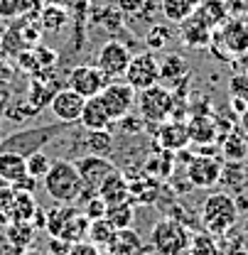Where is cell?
I'll use <instances>...</instances> for the list:
<instances>
[{
	"mask_svg": "<svg viewBox=\"0 0 248 255\" xmlns=\"http://www.w3.org/2000/svg\"><path fill=\"white\" fill-rule=\"evenodd\" d=\"M66 130H69V126H64L59 121H54L49 126H32V128L15 130V132H10L7 137L0 140V152H15V155L30 157L32 152L44 150L57 137H62Z\"/></svg>",
	"mask_w": 248,
	"mask_h": 255,
	"instance_id": "1",
	"label": "cell"
},
{
	"mask_svg": "<svg viewBox=\"0 0 248 255\" xmlns=\"http://www.w3.org/2000/svg\"><path fill=\"white\" fill-rule=\"evenodd\" d=\"M91 219L76 209L74 204H59L52 211H44V228L52 238L64 241V243H76L84 241L89 233Z\"/></svg>",
	"mask_w": 248,
	"mask_h": 255,
	"instance_id": "2",
	"label": "cell"
},
{
	"mask_svg": "<svg viewBox=\"0 0 248 255\" xmlns=\"http://www.w3.org/2000/svg\"><path fill=\"white\" fill-rule=\"evenodd\" d=\"M42 184L47 196H52L57 204H76L81 194V174L76 169L74 159H54L47 174L42 177Z\"/></svg>",
	"mask_w": 248,
	"mask_h": 255,
	"instance_id": "3",
	"label": "cell"
},
{
	"mask_svg": "<svg viewBox=\"0 0 248 255\" xmlns=\"http://www.w3.org/2000/svg\"><path fill=\"white\" fill-rule=\"evenodd\" d=\"M239 216H241V211L236 206L234 194H229V191H214V194H209L204 199L199 221H202L207 233H212V236H226L236 226Z\"/></svg>",
	"mask_w": 248,
	"mask_h": 255,
	"instance_id": "4",
	"label": "cell"
},
{
	"mask_svg": "<svg viewBox=\"0 0 248 255\" xmlns=\"http://www.w3.org/2000/svg\"><path fill=\"white\" fill-rule=\"evenodd\" d=\"M192 231L182 221L167 216L160 219L150 231V248L155 255H185L189 251Z\"/></svg>",
	"mask_w": 248,
	"mask_h": 255,
	"instance_id": "5",
	"label": "cell"
},
{
	"mask_svg": "<svg viewBox=\"0 0 248 255\" xmlns=\"http://www.w3.org/2000/svg\"><path fill=\"white\" fill-rule=\"evenodd\" d=\"M172 103H175L172 89L162 84H153L135 94V108H138V116L145 121V126L165 123L172 116Z\"/></svg>",
	"mask_w": 248,
	"mask_h": 255,
	"instance_id": "6",
	"label": "cell"
},
{
	"mask_svg": "<svg viewBox=\"0 0 248 255\" xmlns=\"http://www.w3.org/2000/svg\"><path fill=\"white\" fill-rule=\"evenodd\" d=\"M76 162V169H79V174H81V194H79V204L81 201H86L89 196H93L98 187H101V182L111 174V172H116L118 169V164L113 162V159L108 157H101V155H84V157L74 159Z\"/></svg>",
	"mask_w": 248,
	"mask_h": 255,
	"instance_id": "7",
	"label": "cell"
},
{
	"mask_svg": "<svg viewBox=\"0 0 248 255\" xmlns=\"http://www.w3.org/2000/svg\"><path fill=\"white\" fill-rule=\"evenodd\" d=\"M221 164H224L221 157L207 155V152H197L185 164V177L189 179V184L197 187V189H212L214 184H219Z\"/></svg>",
	"mask_w": 248,
	"mask_h": 255,
	"instance_id": "8",
	"label": "cell"
},
{
	"mask_svg": "<svg viewBox=\"0 0 248 255\" xmlns=\"http://www.w3.org/2000/svg\"><path fill=\"white\" fill-rule=\"evenodd\" d=\"M123 79L135 91H143V89H148L153 84H160V64H157V57L150 49H145L140 54H133Z\"/></svg>",
	"mask_w": 248,
	"mask_h": 255,
	"instance_id": "9",
	"label": "cell"
},
{
	"mask_svg": "<svg viewBox=\"0 0 248 255\" xmlns=\"http://www.w3.org/2000/svg\"><path fill=\"white\" fill-rule=\"evenodd\" d=\"M135 94H138V91H135L128 81L111 79V81L103 86V91L98 94V98L103 101L106 111L111 113V118H113V123H116V121H121L123 116H128V113L135 108Z\"/></svg>",
	"mask_w": 248,
	"mask_h": 255,
	"instance_id": "10",
	"label": "cell"
},
{
	"mask_svg": "<svg viewBox=\"0 0 248 255\" xmlns=\"http://www.w3.org/2000/svg\"><path fill=\"white\" fill-rule=\"evenodd\" d=\"M130 49L125 47L121 39H108L101 44V49L96 52V66L108 76V79H121L130 64Z\"/></svg>",
	"mask_w": 248,
	"mask_h": 255,
	"instance_id": "11",
	"label": "cell"
},
{
	"mask_svg": "<svg viewBox=\"0 0 248 255\" xmlns=\"http://www.w3.org/2000/svg\"><path fill=\"white\" fill-rule=\"evenodd\" d=\"M108 81L111 79L96 64H79V66H74L69 71V89H74L76 94H81L84 98L98 96Z\"/></svg>",
	"mask_w": 248,
	"mask_h": 255,
	"instance_id": "12",
	"label": "cell"
},
{
	"mask_svg": "<svg viewBox=\"0 0 248 255\" xmlns=\"http://www.w3.org/2000/svg\"><path fill=\"white\" fill-rule=\"evenodd\" d=\"M84 96L76 94L74 89H59L57 94L52 96L49 101V111L52 116L64 123V126H79V116H81V108H84Z\"/></svg>",
	"mask_w": 248,
	"mask_h": 255,
	"instance_id": "13",
	"label": "cell"
},
{
	"mask_svg": "<svg viewBox=\"0 0 248 255\" xmlns=\"http://www.w3.org/2000/svg\"><path fill=\"white\" fill-rule=\"evenodd\" d=\"M155 137L160 142L162 150H170V152H177V150H185L189 145V130H187L185 121H175V118H167L165 123H160L155 130Z\"/></svg>",
	"mask_w": 248,
	"mask_h": 255,
	"instance_id": "14",
	"label": "cell"
},
{
	"mask_svg": "<svg viewBox=\"0 0 248 255\" xmlns=\"http://www.w3.org/2000/svg\"><path fill=\"white\" fill-rule=\"evenodd\" d=\"M79 126L84 130H108L113 126V118L111 113L106 111L103 101L98 96H91L84 101V108H81V116H79Z\"/></svg>",
	"mask_w": 248,
	"mask_h": 255,
	"instance_id": "15",
	"label": "cell"
},
{
	"mask_svg": "<svg viewBox=\"0 0 248 255\" xmlns=\"http://www.w3.org/2000/svg\"><path fill=\"white\" fill-rule=\"evenodd\" d=\"M217 39L226 47V52L241 57L248 52V25L241 20H229V22H224Z\"/></svg>",
	"mask_w": 248,
	"mask_h": 255,
	"instance_id": "16",
	"label": "cell"
},
{
	"mask_svg": "<svg viewBox=\"0 0 248 255\" xmlns=\"http://www.w3.org/2000/svg\"><path fill=\"white\" fill-rule=\"evenodd\" d=\"M98 196L111 206V204H123V201H130V184H128V177H125L121 169L111 172L101 187H98Z\"/></svg>",
	"mask_w": 248,
	"mask_h": 255,
	"instance_id": "17",
	"label": "cell"
},
{
	"mask_svg": "<svg viewBox=\"0 0 248 255\" xmlns=\"http://www.w3.org/2000/svg\"><path fill=\"white\" fill-rule=\"evenodd\" d=\"M246 164L244 159H226L221 164V177H219V184H224V191L229 194H241L248 187V174H246Z\"/></svg>",
	"mask_w": 248,
	"mask_h": 255,
	"instance_id": "18",
	"label": "cell"
},
{
	"mask_svg": "<svg viewBox=\"0 0 248 255\" xmlns=\"http://www.w3.org/2000/svg\"><path fill=\"white\" fill-rule=\"evenodd\" d=\"M180 37H182V42H185L187 47L199 49V47H207V44L212 42L214 30L207 27L197 15H192V17H187L185 22H180Z\"/></svg>",
	"mask_w": 248,
	"mask_h": 255,
	"instance_id": "19",
	"label": "cell"
},
{
	"mask_svg": "<svg viewBox=\"0 0 248 255\" xmlns=\"http://www.w3.org/2000/svg\"><path fill=\"white\" fill-rule=\"evenodd\" d=\"M160 64V81H167L172 86H180L189 76V64L182 54H165L162 59H157Z\"/></svg>",
	"mask_w": 248,
	"mask_h": 255,
	"instance_id": "20",
	"label": "cell"
},
{
	"mask_svg": "<svg viewBox=\"0 0 248 255\" xmlns=\"http://www.w3.org/2000/svg\"><path fill=\"white\" fill-rule=\"evenodd\" d=\"M187 130H189V142H194V145H199V147L219 140L217 121H214L212 116H194V118L187 123Z\"/></svg>",
	"mask_w": 248,
	"mask_h": 255,
	"instance_id": "21",
	"label": "cell"
},
{
	"mask_svg": "<svg viewBox=\"0 0 248 255\" xmlns=\"http://www.w3.org/2000/svg\"><path fill=\"white\" fill-rule=\"evenodd\" d=\"M130 184V201H140V204H153L160 199V179L153 174H140L135 179H128Z\"/></svg>",
	"mask_w": 248,
	"mask_h": 255,
	"instance_id": "22",
	"label": "cell"
},
{
	"mask_svg": "<svg viewBox=\"0 0 248 255\" xmlns=\"http://www.w3.org/2000/svg\"><path fill=\"white\" fill-rule=\"evenodd\" d=\"M116 150V140L108 130H86L84 137V155H101V157H111Z\"/></svg>",
	"mask_w": 248,
	"mask_h": 255,
	"instance_id": "23",
	"label": "cell"
},
{
	"mask_svg": "<svg viewBox=\"0 0 248 255\" xmlns=\"http://www.w3.org/2000/svg\"><path fill=\"white\" fill-rule=\"evenodd\" d=\"M199 0H160V12L170 25H180L194 15Z\"/></svg>",
	"mask_w": 248,
	"mask_h": 255,
	"instance_id": "24",
	"label": "cell"
},
{
	"mask_svg": "<svg viewBox=\"0 0 248 255\" xmlns=\"http://www.w3.org/2000/svg\"><path fill=\"white\" fill-rule=\"evenodd\" d=\"M27 174V159L15 152H0V177L5 184H15Z\"/></svg>",
	"mask_w": 248,
	"mask_h": 255,
	"instance_id": "25",
	"label": "cell"
},
{
	"mask_svg": "<svg viewBox=\"0 0 248 255\" xmlns=\"http://www.w3.org/2000/svg\"><path fill=\"white\" fill-rule=\"evenodd\" d=\"M116 236H118V228L108 221L106 216H101V219H91L86 238L91 241L93 246H98V248H111V246H113V241H116Z\"/></svg>",
	"mask_w": 248,
	"mask_h": 255,
	"instance_id": "26",
	"label": "cell"
},
{
	"mask_svg": "<svg viewBox=\"0 0 248 255\" xmlns=\"http://www.w3.org/2000/svg\"><path fill=\"white\" fill-rule=\"evenodd\" d=\"M37 201L30 191H17L15 189V201H12V211H10V221L32 223L37 216Z\"/></svg>",
	"mask_w": 248,
	"mask_h": 255,
	"instance_id": "27",
	"label": "cell"
},
{
	"mask_svg": "<svg viewBox=\"0 0 248 255\" xmlns=\"http://www.w3.org/2000/svg\"><path fill=\"white\" fill-rule=\"evenodd\" d=\"M194 15L212 30H217L219 25L226 22V5L221 0H202L194 10Z\"/></svg>",
	"mask_w": 248,
	"mask_h": 255,
	"instance_id": "28",
	"label": "cell"
},
{
	"mask_svg": "<svg viewBox=\"0 0 248 255\" xmlns=\"http://www.w3.org/2000/svg\"><path fill=\"white\" fill-rule=\"evenodd\" d=\"M219 142H221V155H224V159H244L248 137L244 135V130H241V128L229 130Z\"/></svg>",
	"mask_w": 248,
	"mask_h": 255,
	"instance_id": "29",
	"label": "cell"
},
{
	"mask_svg": "<svg viewBox=\"0 0 248 255\" xmlns=\"http://www.w3.org/2000/svg\"><path fill=\"white\" fill-rule=\"evenodd\" d=\"M103 216L113 223L118 231H123V228H130V226H133L135 209H133V204H130V201H123V204H111V206H106V214H103Z\"/></svg>",
	"mask_w": 248,
	"mask_h": 255,
	"instance_id": "30",
	"label": "cell"
},
{
	"mask_svg": "<svg viewBox=\"0 0 248 255\" xmlns=\"http://www.w3.org/2000/svg\"><path fill=\"white\" fill-rule=\"evenodd\" d=\"M66 7L59 5H44V10L39 12V27L47 32H59L66 25Z\"/></svg>",
	"mask_w": 248,
	"mask_h": 255,
	"instance_id": "31",
	"label": "cell"
},
{
	"mask_svg": "<svg viewBox=\"0 0 248 255\" xmlns=\"http://www.w3.org/2000/svg\"><path fill=\"white\" fill-rule=\"evenodd\" d=\"M175 37V32L170 27V22L167 25H160V22H153V27L148 30L145 34V44H148V49L150 52H155V49H165L167 44H170V39Z\"/></svg>",
	"mask_w": 248,
	"mask_h": 255,
	"instance_id": "32",
	"label": "cell"
},
{
	"mask_svg": "<svg viewBox=\"0 0 248 255\" xmlns=\"http://www.w3.org/2000/svg\"><path fill=\"white\" fill-rule=\"evenodd\" d=\"M189 253L192 255H219L217 236L212 233H192L189 238Z\"/></svg>",
	"mask_w": 248,
	"mask_h": 255,
	"instance_id": "33",
	"label": "cell"
},
{
	"mask_svg": "<svg viewBox=\"0 0 248 255\" xmlns=\"http://www.w3.org/2000/svg\"><path fill=\"white\" fill-rule=\"evenodd\" d=\"M25 159H27V174L34 177V179H42L47 174V169L52 167V162H54V157L47 150H37V152H32L30 157Z\"/></svg>",
	"mask_w": 248,
	"mask_h": 255,
	"instance_id": "34",
	"label": "cell"
},
{
	"mask_svg": "<svg viewBox=\"0 0 248 255\" xmlns=\"http://www.w3.org/2000/svg\"><path fill=\"white\" fill-rule=\"evenodd\" d=\"M30 10H32V0H0V17L2 20L25 17Z\"/></svg>",
	"mask_w": 248,
	"mask_h": 255,
	"instance_id": "35",
	"label": "cell"
},
{
	"mask_svg": "<svg viewBox=\"0 0 248 255\" xmlns=\"http://www.w3.org/2000/svg\"><path fill=\"white\" fill-rule=\"evenodd\" d=\"M106 206H108V204L98 196V191H96L93 196H89L86 201H81V204H79V209H81L89 219H101V216L106 214Z\"/></svg>",
	"mask_w": 248,
	"mask_h": 255,
	"instance_id": "36",
	"label": "cell"
},
{
	"mask_svg": "<svg viewBox=\"0 0 248 255\" xmlns=\"http://www.w3.org/2000/svg\"><path fill=\"white\" fill-rule=\"evenodd\" d=\"M229 94L248 101V74H234L229 79Z\"/></svg>",
	"mask_w": 248,
	"mask_h": 255,
	"instance_id": "37",
	"label": "cell"
},
{
	"mask_svg": "<svg viewBox=\"0 0 248 255\" xmlns=\"http://www.w3.org/2000/svg\"><path fill=\"white\" fill-rule=\"evenodd\" d=\"M69 255H101V251L91 241H76L69 246Z\"/></svg>",
	"mask_w": 248,
	"mask_h": 255,
	"instance_id": "38",
	"label": "cell"
},
{
	"mask_svg": "<svg viewBox=\"0 0 248 255\" xmlns=\"http://www.w3.org/2000/svg\"><path fill=\"white\" fill-rule=\"evenodd\" d=\"M143 5H145V0H116V7L123 15H138Z\"/></svg>",
	"mask_w": 248,
	"mask_h": 255,
	"instance_id": "39",
	"label": "cell"
},
{
	"mask_svg": "<svg viewBox=\"0 0 248 255\" xmlns=\"http://www.w3.org/2000/svg\"><path fill=\"white\" fill-rule=\"evenodd\" d=\"M37 184H39V179H34V177H30V174H25V177H22L20 182H15V184H12V189H17V191H30V194H34Z\"/></svg>",
	"mask_w": 248,
	"mask_h": 255,
	"instance_id": "40",
	"label": "cell"
},
{
	"mask_svg": "<svg viewBox=\"0 0 248 255\" xmlns=\"http://www.w3.org/2000/svg\"><path fill=\"white\" fill-rule=\"evenodd\" d=\"M20 253H22V251L15 248L12 241H10V238L5 236V231H2V233H0V255H20Z\"/></svg>",
	"mask_w": 248,
	"mask_h": 255,
	"instance_id": "41",
	"label": "cell"
},
{
	"mask_svg": "<svg viewBox=\"0 0 248 255\" xmlns=\"http://www.w3.org/2000/svg\"><path fill=\"white\" fill-rule=\"evenodd\" d=\"M231 108H234V111L241 116V113L248 108V101H246V98H239V96H231Z\"/></svg>",
	"mask_w": 248,
	"mask_h": 255,
	"instance_id": "42",
	"label": "cell"
},
{
	"mask_svg": "<svg viewBox=\"0 0 248 255\" xmlns=\"http://www.w3.org/2000/svg\"><path fill=\"white\" fill-rule=\"evenodd\" d=\"M44 5H59V7H71V5H76L79 0H42Z\"/></svg>",
	"mask_w": 248,
	"mask_h": 255,
	"instance_id": "43",
	"label": "cell"
},
{
	"mask_svg": "<svg viewBox=\"0 0 248 255\" xmlns=\"http://www.w3.org/2000/svg\"><path fill=\"white\" fill-rule=\"evenodd\" d=\"M239 128L244 130V135L248 137V108L244 111V113H241V116H239Z\"/></svg>",
	"mask_w": 248,
	"mask_h": 255,
	"instance_id": "44",
	"label": "cell"
},
{
	"mask_svg": "<svg viewBox=\"0 0 248 255\" xmlns=\"http://www.w3.org/2000/svg\"><path fill=\"white\" fill-rule=\"evenodd\" d=\"M5 103H7V98H0V116L5 113ZM0 140H2V137H0Z\"/></svg>",
	"mask_w": 248,
	"mask_h": 255,
	"instance_id": "45",
	"label": "cell"
},
{
	"mask_svg": "<svg viewBox=\"0 0 248 255\" xmlns=\"http://www.w3.org/2000/svg\"><path fill=\"white\" fill-rule=\"evenodd\" d=\"M20 255H42V253H37V251H32V248H25Z\"/></svg>",
	"mask_w": 248,
	"mask_h": 255,
	"instance_id": "46",
	"label": "cell"
},
{
	"mask_svg": "<svg viewBox=\"0 0 248 255\" xmlns=\"http://www.w3.org/2000/svg\"><path fill=\"white\" fill-rule=\"evenodd\" d=\"M244 164L248 167V145H246V155H244Z\"/></svg>",
	"mask_w": 248,
	"mask_h": 255,
	"instance_id": "47",
	"label": "cell"
},
{
	"mask_svg": "<svg viewBox=\"0 0 248 255\" xmlns=\"http://www.w3.org/2000/svg\"><path fill=\"white\" fill-rule=\"evenodd\" d=\"M2 187H7V184H5V182H2V177H0V189H2Z\"/></svg>",
	"mask_w": 248,
	"mask_h": 255,
	"instance_id": "48",
	"label": "cell"
},
{
	"mask_svg": "<svg viewBox=\"0 0 248 255\" xmlns=\"http://www.w3.org/2000/svg\"><path fill=\"white\" fill-rule=\"evenodd\" d=\"M246 228H248V223H246Z\"/></svg>",
	"mask_w": 248,
	"mask_h": 255,
	"instance_id": "49",
	"label": "cell"
}]
</instances>
